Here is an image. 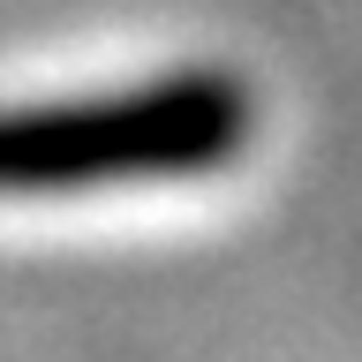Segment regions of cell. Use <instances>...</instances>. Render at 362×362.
I'll return each mask as SVG.
<instances>
[{
    "instance_id": "cell-1",
    "label": "cell",
    "mask_w": 362,
    "mask_h": 362,
    "mask_svg": "<svg viewBox=\"0 0 362 362\" xmlns=\"http://www.w3.org/2000/svg\"><path fill=\"white\" fill-rule=\"evenodd\" d=\"M242 136H249V98L226 76H158L136 90L16 106L0 113V204L211 174L234 158Z\"/></svg>"
}]
</instances>
